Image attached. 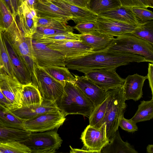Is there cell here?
Segmentation results:
<instances>
[{
    "mask_svg": "<svg viewBox=\"0 0 153 153\" xmlns=\"http://www.w3.org/2000/svg\"><path fill=\"white\" fill-rule=\"evenodd\" d=\"M65 67L85 74L93 69L114 68L131 63L149 61L140 56L127 53L103 50L93 51L74 57L65 58Z\"/></svg>",
    "mask_w": 153,
    "mask_h": 153,
    "instance_id": "6da1fadb",
    "label": "cell"
},
{
    "mask_svg": "<svg viewBox=\"0 0 153 153\" xmlns=\"http://www.w3.org/2000/svg\"><path fill=\"white\" fill-rule=\"evenodd\" d=\"M56 103L65 116L80 114L88 117L94 108L91 102L74 82H65L64 92Z\"/></svg>",
    "mask_w": 153,
    "mask_h": 153,
    "instance_id": "7a4b0ae2",
    "label": "cell"
},
{
    "mask_svg": "<svg viewBox=\"0 0 153 153\" xmlns=\"http://www.w3.org/2000/svg\"><path fill=\"white\" fill-rule=\"evenodd\" d=\"M15 53L31 72L32 75L35 64L32 37L25 36L20 29L16 20L7 29L2 31Z\"/></svg>",
    "mask_w": 153,
    "mask_h": 153,
    "instance_id": "3957f363",
    "label": "cell"
},
{
    "mask_svg": "<svg viewBox=\"0 0 153 153\" xmlns=\"http://www.w3.org/2000/svg\"><path fill=\"white\" fill-rule=\"evenodd\" d=\"M108 100L102 124L106 125V133L109 141L118 129L120 116L124 114L126 108V100L123 86L107 91Z\"/></svg>",
    "mask_w": 153,
    "mask_h": 153,
    "instance_id": "277c9868",
    "label": "cell"
},
{
    "mask_svg": "<svg viewBox=\"0 0 153 153\" xmlns=\"http://www.w3.org/2000/svg\"><path fill=\"white\" fill-rule=\"evenodd\" d=\"M153 45L130 33L124 34L114 39L107 50L127 53L143 57L153 63Z\"/></svg>",
    "mask_w": 153,
    "mask_h": 153,
    "instance_id": "5b68a950",
    "label": "cell"
},
{
    "mask_svg": "<svg viewBox=\"0 0 153 153\" xmlns=\"http://www.w3.org/2000/svg\"><path fill=\"white\" fill-rule=\"evenodd\" d=\"M32 83L38 88L43 100L56 102L64 92L65 83L57 81L36 64L34 66Z\"/></svg>",
    "mask_w": 153,
    "mask_h": 153,
    "instance_id": "8992f818",
    "label": "cell"
},
{
    "mask_svg": "<svg viewBox=\"0 0 153 153\" xmlns=\"http://www.w3.org/2000/svg\"><path fill=\"white\" fill-rule=\"evenodd\" d=\"M30 149L31 153H53L61 146L63 142L56 131L31 133L21 141Z\"/></svg>",
    "mask_w": 153,
    "mask_h": 153,
    "instance_id": "52a82bcc",
    "label": "cell"
},
{
    "mask_svg": "<svg viewBox=\"0 0 153 153\" xmlns=\"http://www.w3.org/2000/svg\"><path fill=\"white\" fill-rule=\"evenodd\" d=\"M65 116L59 110L46 112L32 119L25 120L23 124L24 129L31 133L53 130L63 124Z\"/></svg>",
    "mask_w": 153,
    "mask_h": 153,
    "instance_id": "ba28073f",
    "label": "cell"
},
{
    "mask_svg": "<svg viewBox=\"0 0 153 153\" xmlns=\"http://www.w3.org/2000/svg\"><path fill=\"white\" fill-rule=\"evenodd\" d=\"M32 43L35 63L37 65L42 68L65 67V58L61 52L33 39Z\"/></svg>",
    "mask_w": 153,
    "mask_h": 153,
    "instance_id": "9c48e42d",
    "label": "cell"
},
{
    "mask_svg": "<svg viewBox=\"0 0 153 153\" xmlns=\"http://www.w3.org/2000/svg\"><path fill=\"white\" fill-rule=\"evenodd\" d=\"M116 69H95L84 74L85 75L103 89L107 91L124 85L125 79L116 72Z\"/></svg>",
    "mask_w": 153,
    "mask_h": 153,
    "instance_id": "30bf717a",
    "label": "cell"
},
{
    "mask_svg": "<svg viewBox=\"0 0 153 153\" xmlns=\"http://www.w3.org/2000/svg\"><path fill=\"white\" fill-rule=\"evenodd\" d=\"M81 139L85 149L93 153H101L102 148L109 142L106 135L105 123L99 128L89 124L82 133Z\"/></svg>",
    "mask_w": 153,
    "mask_h": 153,
    "instance_id": "8fae6325",
    "label": "cell"
},
{
    "mask_svg": "<svg viewBox=\"0 0 153 153\" xmlns=\"http://www.w3.org/2000/svg\"><path fill=\"white\" fill-rule=\"evenodd\" d=\"M23 85L16 79L5 74H0V88L4 96L10 102L11 110L22 106Z\"/></svg>",
    "mask_w": 153,
    "mask_h": 153,
    "instance_id": "7c38bea8",
    "label": "cell"
},
{
    "mask_svg": "<svg viewBox=\"0 0 153 153\" xmlns=\"http://www.w3.org/2000/svg\"><path fill=\"white\" fill-rule=\"evenodd\" d=\"M58 51L65 58L77 57L93 52V48L82 41H64L43 43Z\"/></svg>",
    "mask_w": 153,
    "mask_h": 153,
    "instance_id": "4fadbf2b",
    "label": "cell"
},
{
    "mask_svg": "<svg viewBox=\"0 0 153 153\" xmlns=\"http://www.w3.org/2000/svg\"><path fill=\"white\" fill-rule=\"evenodd\" d=\"M74 75L75 78V84L90 100L94 108L108 97L107 91L99 87L86 76Z\"/></svg>",
    "mask_w": 153,
    "mask_h": 153,
    "instance_id": "5bb4252c",
    "label": "cell"
},
{
    "mask_svg": "<svg viewBox=\"0 0 153 153\" xmlns=\"http://www.w3.org/2000/svg\"><path fill=\"white\" fill-rule=\"evenodd\" d=\"M34 9L38 17L51 19L68 23L71 15L52 2L50 0H36Z\"/></svg>",
    "mask_w": 153,
    "mask_h": 153,
    "instance_id": "9a60e30c",
    "label": "cell"
},
{
    "mask_svg": "<svg viewBox=\"0 0 153 153\" xmlns=\"http://www.w3.org/2000/svg\"><path fill=\"white\" fill-rule=\"evenodd\" d=\"M95 21L98 26L97 31L113 36L130 33L137 27L98 15Z\"/></svg>",
    "mask_w": 153,
    "mask_h": 153,
    "instance_id": "2e32d148",
    "label": "cell"
},
{
    "mask_svg": "<svg viewBox=\"0 0 153 153\" xmlns=\"http://www.w3.org/2000/svg\"><path fill=\"white\" fill-rule=\"evenodd\" d=\"M16 18L17 24L25 36L32 37L36 32L38 17L34 8L28 7L25 1L19 6Z\"/></svg>",
    "mask_w": 153,
    "mask_h": 153,
    "instance_id": "e0dca14e",
    "label": "cell"
},
{
    "mask_svg": "<svg viewBox=\"0 0 153 153\" xmlns=\"http://www.w3.org/2000/svg\"><path fill=\"white\" fill-rule=\"evenodd\" d=\"M53 4L70 13L72 20L78 24L95 21L97 15L90 9L78 7L66 0H50Z\"/></svg>",
    "mask_w": 153,
    "mask_h": 153,
    "instance_id": "ac0fdd59",
    "label": "cell"
},
{
    "mask_svg": "<svg viewBox=\"0 0 153 153\" xmlns=\"http://www.w3.org/2000/svg\"><path fill=\"white\" fill-rule=\"evenodd\" d=\"M3 36L16 78L23 85L32 83L31 72L20 59L8 41Z\"/></svg>",
    "mask_w": 153,
    "mask_h": 153,
    "instance_id": "d6986e66",
    "label": "cell"
},
{
    "mask_svg": "<svg viewBox=\"0 0 153 153\" xmlns=\"http://www.w3.org/2000/svg\"><path fill=\"white\" fill-rule=\"evenodd\" d=\"M59 110L56 102L43 100L42 104L40 105L22 106L19 108L10 110L18 117L27 120L46 112Z\"/></svg>",
    "mask_w": 153,
    "mask_h": 153,
    "instance_id": "ffe728a7",
    "label": "cell"
},
{
    "mask_svg": "<svg viewBox=\"0 0 153 153\" xmlns=\"http://www.w3.org/2000/svg\"><path fill=\"white\" fill-rule=\"evenodd\" d=\"M147 76L137 74L128 75L126 79L123 86L126 100H139L143 95L142 88Z\"/></svg>",
    "mask_w": 153,
    "mask_h": 153,
    "instance_id": "44dd1931",
    "label": "cell"
},
{
    "mask_svg": "<svg viewBox=\"0 0 153 153\" xmlns=\"http://www.w3.org/2000/svg\"><path fill=\"white\" fill-rule=\"evenodd\" d=\"M114 36L102 33L97 30L89 33L80 34V40L93 48V51H97L107 49L111 44Z\"/></svg>",
    "mask_w": 153,
    "mask_h": 153,
    "instance_id": "7402d4cb",
    "label": "cell"
},
{
    "mask_svg": "<svg viewBox=\"0 0 153 153\" xmlns=\"http://www.w3.org/2000/svg\"><path fill=\"white\" fill-rule=\"evenodd\" d=\"M97 15L136 26L142 24L134 15L130 8L122 6L101 13Z\"/></svg>",
    "mask_w": 153,
    "mask_h": 153,
    "instance_id": "603a6c76",
    "label": "cell"
},
{
    "mask_svg": "<svg viewBox=\"0 0 153 153\" xmlns=\"http://www.w3.org/2000/svg\"><path fill=\"white\" fill-rule=\"evenodd\" d=\"M101 153H137L138 152L129 143L122 140L118 129L109 142L102 148Z\"/></svg>",
    "mask_w": 153,
    "mask_h": 153,
    "instance_id": "cb8c5ba5",
    "label": "cell"
},
{
    "mask_svg": "<svg viewBox=\"0 0 153 153\" xmlns=\"http://www.w3.org/2000/svg\"><path fill=\"white\" fill-rule=\"evenodd\" d=\"M22 106L41 105L43 99L37 87L32 83L23 85L22 91Z\"/></svg>",
    "mask_w": 153,
    "mask_h": 153,
    "instance_id": "d4e9b609",
    "label": "cell"
},
{
    "mask_svg": "<svg viewBox=\"0 0 153 153\" xmlns=\"http://www.w3.org/2000/svg\"><path fill=\"white\" fill-rule=\"evenodd\" d=\"M25 120L0 104V126L24 129L23 124Z\"/></svg>",
    "mask_w": 153,
    "mask_h": 153,
    "instance_id": "484cf974",
    "label": "cell"
},
{
    "mask_svg": "<svg viewBox=\"0 0 153 153\" xmlns=\"http://www.w3.org/2000/svg\"><path fill=\"white\" fill-rule=\"evenodd\" d=\"M5 74L13 79H16L6 47L2 30H0V74Z\"/></svg>",
    "mask_w": 153,
    "mask_h": 153,
    "instance_id": "4316f807",
    "label": "cell"
},
{
    "mask_svg": "<svg viewBox=\"0 0 153 153\" xmlns=\"http://www.w3.org/2000/svg\"><path fill=\"white\" fill-rule=\"evenodd\" d=\"M31 133L24 129L0 126V142L21 141L27 138Z\"/></svg>",
    "mask_w": 153,
    "mask_h": 153,
    "instance_id": "83f0119b",
    "label": "cell"
},
{
    "mask_svg": "<svg viewBox=\"0 0 153 153\" xmlns=\"http://www.w3.org/2000/svg\"><path fill=\"white\" fill-rule=\"evenodd\" d=\"M153 118V99L143 100L138 105L135 114L130 120L134 123L150 120Z\"/></svg>",
    "mask_w": 153,
    "mask_h": 153,
    "instance_id": "f1b7e54d",
    "label": "cell"
},
{
    "mask_svg": "<svg viewBox=\"0 0 153 153\" xmlns=\"http://www.w3.org/2000/svg\"><path fill=\"white\" fill-rule=\"evenodd\" d=\"M42 68L52 77L61 82L75 81V77L66 67L50 66Z\"/></svg>",
    "mask_w": 153,
    "mask_h": 153,
    "instance_id": "f546056e",
    "label": "cell"
},
{
    "mask_svg": "<svg viewBox=\"0 0 153 153\" xmlns=\"http://www.w3.org/2000/svg\"><path fill=\"white\" fill-rule=\"evenodd\" d=\"M121 6L119 0H90L89 9L97 15Z\"/></svg>",
    "mask_w": 153,
    "mask_h": 153,
    "instance_id": "4dcf8cb0",
    "label": "cell"
},
{
    "mask_svg": "<svg viewBox=\"0 0 153 153\" xmlns=\"http://www.w3.org/2000/svg\"><path fill=\"white\" fill-rule=\"evenodd\" d=\"M108 98V95L101 103L94 108L88 117L90 125L95 128H99L102 124V122L106 113Z\"/></svg>",
    "mask_w": 153,
    "mask_h": 153,
    "instance_id": "1f68e13d",
    "label": "cell"
},
{
    "mask_svg": "<svg viewBox=\"0 0 153 153\" xmlns=\"http://www.w3.org/2000/svg\"><path fill=\"white\" fill-rule=\"evenodd\" d=\"M130 33L153 45V20L142 23Z\"/></svg>",
    "mask_w": 153,
    "mask_h": 153,
    "instance_id": "d6a6232c",
    "label": "cell"
},
{
    "mask_svg": "<svg viewBox=\"0 0 153 153\" xmlns=\"http://www.w3.org/2000/svg\"><path fill=\"white\" fill-rule=\"evenodd\" d=\"M73 27L68 25L64 27H37L35 33L32 36L33 40H36L48 36L60 33L73 32Z\"/></svg>",
    "mask_w": 153,
    "mask_h": 153,
    "instance_id": "836d02e7",
    "label": "cell"
},
{
    "mask_svg": "<svg viewBox=\"0 0 153 153\" xmlns=\"http://www.w3.org/2000/svg\"><path fill=\"white\" fill-rule=\"evenodd\" d=\"M0 153H31L29 148L21 141L0 142Z\"/></svg>",
    "mask_w": 153,
    "mask_h": 153,
    "instance_id": "e575fe53",
    "label": "cell"
},
{
    "mask_svg": "<svg viewBox=\"0 0 153 153\" xmlns=\"http://www.w3.org/2000/svg\"><path fill=\"white\" fill-rule=\"evenodd\" d=\"M16 17L13 15L2 0H0V30L4 31L7 29L15 21Z\"/></svg>",
    "mask_w": 153,
    "mask_h": 153,
    "instance_id": "d590c367",
    "label": "cell"
},
{
    "mask_svg": "<svg viewBox=\"0 0 153 153\" xmlns=\"http://www.w3.org/2000/svg\"><path fill=\"white\" fill-rule=\"evenodd\" d=\"M79 36L80 34H75L73 32H69L59 34L33 40L42 43L59 41H81L79 39Z\"/></svg>",
    "mask_w": 153,
    "mask_h": 153,
    "instance_id": "8d00e7d4",
    "label": "cell"
},
{
    "mask_svg": "<svg viewBox=\"0 0 153 153\" xmlns=\"http://www.w3.org/2000/svg\"><path fill=\"white\" fill-rule=\"evenodd\" d=\"M131 11L141 23L153 20V12L143 7L130 8Z\"/></svg>",
    "mask_w": 153,
    "mask_h": 153,
    "instance_id": "74e56055",
    "label": "cell"
},
{
    "mask_svg": "<svg viewBox=\"0 0 153 153\" xmlns=\"http://www.w3.org/2000/svg\"><path fill=\"white\" fill-rule=\"evenodd\" d=\"M67 23L55 19L45 18H38L37 27H62L67 26Z\"/></svg>",
    "mask_w": 153,
    "mask_h": 153,
    "instance_id": "f35d334b",
    "label": "cell"
},
{
    "mask_svg": "<svg viewBox=\"0 0 153 153\" xmlns=\"http://www.w3.org/2000/svg\"><path fill=\"white\" fill-rule=\"evenodd\" d=\"M81 34H86L95 30H97L98 27L95 21L87 22L77 24L73 27Z\"/></svg>",
    "mask_w": 153,
    "mask_h": 153,
    "instance_id": "ab89813d",
    "label": "cell"
},
{
    "mask_svg": "<svg viewBox=\"0 0 153 153\" xmlns=\"http://www.w3.org/2000/svg\"><path fill=\"white\" fill-rule=\"evenodd\" d=\"M121 6L128 8H153L148 0H119Z\"/></svg>",
    "mask_w": 153,
    "mask_h": 153,
    "instance_id": "60d3db41",
    "label": "cell"
},
{
    "mask_svg": "<svg viewBox=\"0 0 153 153\" xmlns=\"http://www.w3.org/2000/svg\"><path fill=\"white\" fill-rule=\"evenodd\" d=\"M118 126L122 129L128 132H134L138 129L136 123H134L130 119L125 118L124 115L120 116Z\"/></svg>",
    "mask_w": 153,
    "mask_h": 153,
    "instance_id": "b9f144b4",
    "label": "cell"
},
{
    "mask_svg": "<svg viewBox=\"0 0 153 153\" xmlns=\"http://www.w3.org/2000/svg\"><path fill=\"white\" fill-rule=\"evenodd\" d=\"M153 63H149L148 64V71L147 74V79H148L150 88L152 95V98L153 99Z\"/></svg>",
    "mask_w": 153,
    "mask_h": 153,
    "instance_id": "7bdbcfd3",
    "label": "cell"
},
{
    "mask_svg": "<svg viewBox=\"0 0 153 153\" xmlns=\"http://www.w3.org/2000/svg\"><path fill=\"white\" fill-rule=\"evenodd\" d=\"M66 0L76 6L89 9V5L90 0Z\"/></svg>",
    "mask_w": 153,
    "mask_h": 153,
    "instance_id": "ee69618b",
    "label": "cell"
},
{
    "mask_svg": "<svg viewBox=\"0 0 153 153\" xmlns=\"http://www.w3.org/2000/svg\"><path fill=\"white\" fill-rule=\"evenodd\" d=\"M0 104L10 110L12 109L10 102L6 99L2 93L0 88Z\"/></svg>",
    "mask_w": 153,
    "mask_h": 153,
    "instance_id": "f6af8a7d",
    "label": "cell"
},
{
    "mask_svg": "<svg viewBox=\"0 0 153 153\" xmlns=\"http://www.w3.org/2000/svg\"><path fill=\"white\" fill-rule=\"evenodd\" d=\"M14 11L15 16H16L18 14L19 6L20 5L19 0H10Z\"/></svg>",
    "mask_w": 153,
    "mask_h": 153,
    "instance_id": "bcb514c9",
    "label": "cell"
},
{
    "mask_svg": "<svg viewBox=\"0 0 153 153\" xmlns=\"http://www.w3.org/2000/svg\"><path fill=\"white\" fill-rule=\"evenodd\" d=\"M71 148L70 152L71 153H93V152L87 150L85 149H77L73 148L71 146H70Z\"/></svg>",
    "mask_w": 153,
    "mask_h": 153,
    "instance_id": "7dc6e473",
    "label": "cell"
},
{
    "mask_svg": "<svg viewBox=\"0 0 153 153\" xmlns=\"http://www.w3.org/2000/svg\"><path fill=\"white\" fill-rule=\"evenodd\" d=\"M2 1L13 15L15 16L14 11L10 0H2Z\"/></svg>",
    "mask_w": 153,
    "mask_h": 153,
    "instance_id": "c3c4849f",
    "label": "cell"
},
{
    "mask_svg": "<svg viewBox=\"0 0 153 153\" xmlns=\"http://www.w3.org/2000/svg\"><path fill=\"white\" fill-rule=\"evenodd\" d=\"M36 1V0H23V1H25L28 7L32 8H34Z\"/></svg>",
    "mask_w": 153,
    "mask_h": 153,
    "instance_id": "681fc988",
    "label": "cell"
},
{
    "mask_svg": "<svg viewBox=\"0 0 153 153\" xmlns=\"http://www.w3.org/2000/svg\"><path fill=\"white\" fill-rule=\"evenodd\" d=\"M146 151L148 153H153V145H148L146 147Z\"/></svg>",
    "mask_w": 153,
    "mask_h": 153,
    "instance_id": "f907efd6",
    "label": "cell"
},
{
    "mask_svg": "<svg viewBox=\"0 0 153 153\" xmlns=\"http://www.w3.org/2000/svg\"><path fill=\"white\" fill-rule=\"evenodd\" d=\"M150 4L153 7V0H148Z\"/></svg>",
    "mask_w": 153,
    "mask_h": 153,
    "instance_id": "816d5d0a",
    "label": "cell"
}]
</instances>
